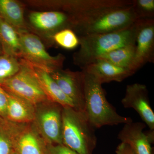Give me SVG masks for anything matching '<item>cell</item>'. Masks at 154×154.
Here are the masks:
<instances>
[{
  "instance_id": "obj_10",
  "label": "cell",
  "mask_w": 154,
  "mask_h": 154,
  "mask_svg": "<svg viewBox=\"0 0 154 154\" xmlns=\"http://www.w3.org/2000/svg\"><path fill=\"white\" fill-rule=\"evenodd\" d=\"M121 103L125 108L134 109L150 130L154 131V113L145 85L135 83L127 85Z\"/></svg>"
},
{
  "instance_id": "obj_9",
  "label": "cell",
  "mask_w": 154,
  "mask_h": 154,
  "mask_svg": "<svg viewBox=\"0 0 154 154\" xmlns=\"http://www.w3.org/2000/svg\"><path fill=\"white\" fill-rule=\"evenodd\" d=\"M63 92L74 103L76 109L85 113L84 74L61 69L49 73Z\"/></svg>"
},
{
  "instance_id": "obj_13",
  "label": "cell",
  "mask_w": 154,
  "mask_h": 154,
  "mask_svg": "<svg viewBox=\"0 0 154 154\" xmlns=\"http://www.w3.org/2000/svg\"><path fill=\"white\" fill-rule=\"evenodd\" d=\"M31 25L38 30L55 31L69 28L72 30L74 22L72 17L62 11L33 12L29 16Z\"/></svg>"
},
{
  "instance_id": "obj_1",
  "label": "cell",
  "mask_w": 154,
  "mask_h": 154,
  "mask_svg": "<svg viewBox=\"0 0 154 154\" xmlns=\"http://www.w3.org/2000/svg\"><path fill=\"white\" fill-rule=\"evenodd\" d=\"M136 31V22L117 32L79 36V50L74 56L75 63L83 69L107 53L135 44Z\"/></svg>"
},
{
  "instance_id": "obj_6",
  "label": "cell",
  "mask_w": 154,
  "mask_h": 154,
  "mask_svg": "<svg viewBox=\"0 0 154 154\" xmlns=\"http://www.w3.org/2000/svg\"><path fill=\"white\" fill-rule=\"evenodd\" d=\"M22 47V59L50 73L61 69L64 60L62 54L52 56L38 36L25 30H17Z\"/></svg>"
},
{
  "instance_id": "obj_8",
  "label": "cell",
  "mask_w": 154,
  "mask_h": 154,
  "mask_svg": "<svg viewBox=\"0 0 154 154\" xmlns=\"http://www.w3.org/2000/svg\"><path fill=\"white\" fill-rule=\"evenodd\" d=\"M134 66L137 71L147 63L154 61V19L136 21Z\"/></svg>"
},
{
  "instance_id": "obj_17",
  "label": "cell",
  "mask_w": 154,
  "mask_h": 154,
  "mask_svg": "<svg viewBox=\"0 0 154 154\" xmlns=\"http://www.w3.org/2000/svg\"><path fill=\"white\" fill-rule=\"evenodd\" d=\"M6 92L8 98L6 120L11 123H25L31 122L35 119L36 113L33 105Z\"/></svg>"
},
{
  "instance_id": "obj_14",
  "label": "cell",
  "mask_w": 154,
  "mask_h": 154,
  "mask_svg": "<svg viewBox=\"0 0 154 154\" xmlns=\"http://www.w3.org/2000/svg\"><path fill=\"white\" fill-rule=\"evenodd\" d=\"M101 84L121 82L134 74L131 70L114 65L105 60H97L82 69Z\"/></svg>"
},
{
  "instance_id": "obj_23",
  "label": "cell",
  "mask_w": 154,
  "mask_h": 154,
  "mask_svg": "<svg viewBox=\"0 0 154 154\" xmlns=\"http://www.w3.org/2000/svg\"><path fill=\"white\" fill-rule=\"evenodd\" d=\"M53 38L58 45L67 50L74 49L79 44V37L73 30L69 28L54 33Z\"/></svg>"
},
{
  "instance_id": "obj_28",
  "label": "cell",
  "mask_w": 154,
  "mask_h": 154,
  "mask_svg": "<svg viewBox=\"0 0 154 154\" xmlns=\"http://www.w3.org/2000/svg\"><path fill=\"white\" fill-rule=\"evenodd\" d=\"M3 54H4V52H3L2 48L1 43H0V55H2Z\"/></svg>"
},
{
  "instance_id": "obj_11",
  "label": "cell",
  "mask_w": 154,
  "mask_h": 154,
  "mask_svg": "<svg viewBox=\"0 0 154 154\" xmlns=\"http://www.w3.org/2000/svg\"><path fill=\"white\" fill-rule=\"evenodd\" d=\"M63 107L54 103L45 107L35 115L38 129L50 144H61L62 143V112Z\"/></svg>"
},
{
  "instance_id": "obj_29",
  "label": "cell",
  "mask_w": 154,
  "mask_h": 154,
  "mask_svg": "<svg viewBox=\"0 0 154 154\" xmlns=\"http://www.w3.org/2000/svg\"><path fill=\"white\" fill-rule=\"evenodd\" d=\"M13 154H16V153H15V152H14V153H13Z\"/></svg>"
},
{
  "instance_id": "obj_3",
  "label": "cell",
  "mask_w": 154,
  "mask_h": 154,
  "mask_svg": "<svg viewBox=\"0 0 154 154\" xmlns=\"http://www.w3.org/2000/svg\"><path fill=\"white\" fill-rule=\"evenodd\" d=\"M95 128L85 113L70 107L62 112V143L79 154H92L97 144Z\"/></svg>"
},
{
  "instance_id": "obj_2",
  "label": "cell",
  "mask_w": 154,
  "mask_h": 154,
  "mask_svg": "<svg viewBox=\"0 0 154 154\" xmlns=\"http://www.w3.org/2000/svg\"><path fill=\"white\" fill-rule=\"evenodd\" d=\"M85 81V113L94 128L132 122L130 117L119 115L106 99L102 84L82 70Z\"/></svg>"
},
{
  "instance_id": "obj_4",
  "label": "cell",
  "mask_w": 154,
  "mask_h": 154,
  "mask_svg": "<svg viewBox=\"0 0 154 154\" xmlns=\"http://www.w3.org/2000/svg\"><path fill=\"white\" fill-rule=\"evenodd\" d=\"M137 20L132 5L113 8L102 11L76 25L72 30L79 36L105 34L126 29Z\"/></svg>"
},
{
  "instance_id": "obj_25",
  "label": "cell",
  "mask_w": 154,
  "mask_h": 154,
  "mask_svg": "<svg viewBox=\"0 0 154 154\" xmlns=\"http://www.w3.org/2000/svg\"><path fill=\"white\" fill-rule=\"evenodd\" d=\"M47 150L48 154H79L63 144H50Z\"/></svg>"
},
{
  "instance_id": "obj_15",
  "label": "cell",
  "mask_w": 154,
  "mask_h": 154,
  "mask_svg": "<svg viewBox=\"0 0 154 154\" xmlns=\"http://www.w3.org/2000/svg\"><path fill=\"white\" fill-rule=\"evenodd\" d=\"M29 64L48 99L63 107H70L76 109L73 102L64 94L48 72Z\"/></svg>"
},
{
  "instance_id": "obj_5",
  "label": "cell",
  "mask_w": 154,
  "mask_h": 154,
  "mask_svg": "<svg viewBox=\"0 0 154 154\" xmlns=\"http://www.w3.org/2000/svg\"><path fill=\"white\" fill-rule=\"evenodd\" d=\"M20 70L14 76L0 84L4 91L21 98L32 105L48 99L34 74L30 64L20 59Z\"/></svg>"
},
{
  "instance_id": "obj_26",
  "label": "cell",
  "mask_w": 154,
  "mask_h": 154,
  "mask_svg": "<svg viewBox=\"0 0 154 154\" xmlns=\"http://www.w3.org/2000/svg\"><path fill=\"white\" fill-rule=\"evenodd\" d=\"M8 105L7 93L0 86V118L6 119Z\"/></svg>"
},
{
  "instance_id": "obj_27",
  "label": "cell",
  "mask_w": 154,
  "mask_h": 154,
  "mask_svg": "<svg viewBox=\"0 0 154 154\" xmlns=\"http://www.w3.org/2000/svg\"><path fill=\"white\" fill-rule=\"evenodd\" d=\"M116 154H135L130 146L127 144L121 143L116 150Z\"/></svg>"
},
{
  "instance_id": "obj_18",
  "label": "cell",
  "mask_w": 154,
  "mask_h": 154,
  "mask_svg": "<svg viewBox=\"0 0 154 154\" xmlns=\"http://www.w3.org/2000/svg\"><path fill=\"white\" fill-rule=\"evenodd\" d=\"M0 43L4 54L22 57V47L18 30L0 18Z\"/></svg>"
},
{
  "instance_id": "obj_19",
  "label": "cell",
  "mask_w": 154,
  "mask_h": 154,
  "mask_svg": "<svg viewBox=\"0 0 154 154\" xmlns=\"http://www.w3.org/2000/svg\"><path fill=\"white\" fill-rule=\"evenodd\" d=\"M135 49V44L129 45L107 53L97 60H105L136 72L134 66Z\"/></svg>"
},
{
  "instance_id": "obj_22",
  "label": "cell",
  "mask_w": 154,
  "mask_h": 154,
  "mask_svg": "<svg viewBox=\"0 0 154 154\" xmlns=\"http://www.w3.org/2000/svg\"><path fill=\"white\" fill-rule=\"evenodd\" d=\"M20 68L19 58L6 54L0 55V84L17 74Z\"/></svg>"
},
{
  "instance_id": "obj_12",
  "label": "cell",
  "mask_w": 154,
  "mask_h": 154,
  "mask_svg": "<svg viewBox=\"0 0 154 154\" xmlns=\"http://www.w3.org/2000/svg\"><path fill=\"white\" fill-rule=\"evenodd\" d=\"M144 122H132L124 124L118 134L121 143L127 144L135 154H152L151 143L154 141V131H143Z\"/></svg>"
},
{
  "instance_id": "obj_16",
  "label": "cell",
  "mask_w": 154,
  "mask_h": 154,
  "mask_svg": "<svg viewBox=\"0 0 154 154\" xmlns=\"http://www.w3.org/2000/svg\"><path fill=\"white\" fill-rule=\"evenodd\" d=\"M18 132L14 138L16 154H48L47 147L34 130L26 128Z\"/></svg>"
},
{
  "instance_id": "obj_24",
  "label": "cell",
  "mask_w": 154,
  "mask_h": 154,
  "mask_svg": "<svg viewBox=\"0 0 154 154\" xmlns=\"http://www.w3.org/2000/svg\"><path fill=\"white\" fill-rule=\"evenodd\" d=\"M132 7L138 19H154V0H132Z\"/></svg>"
},
{
  "instance_id": "obj_20",
  "label": "cell",
  "mask_w": 154,
  "mask_h": 154,
  "mask_svg": "<svg viewBox=\"0 0 154 154\" xmlns=\"http://www.w3.org/2000/svg\"><path fill=\"white\" fill-rule=\"evenodd\" d=\"M0 18L17 30H24L25 19L22 5L14 0H0Z\"/></svg>"
},
{
  "instance_id": "obj_7",
  "label": "cell",
  "mask_w": 154,
  "mask_h": 154,
  "mask_svg": "<svg viewBox=\"0 0 154 154\" xmlns=\"http://www.w3.org/2000/svg\"><path fill=\"white\" fill-rule=\"evenodd\" d=\"M54 3L60 11L72 17L74 27L107 9L132 5V1L128 0L59 1Z\"/></svg>"
},
{
  "instance_id": "obj_21",
  "label": "cell",
  "mask_w": 154,
  "mask_h": 154,
  "mask_svg": "<svg viewBox=\"0 0 154 154\" xmlns=\"http://www.w3.org/2000/svg\"><path fill=\"white\" fill-rule=\"evenodd\" d=\"M9 122L0 118V154L15 152L14 129Z\"/></svg>"
}]
</instances>
